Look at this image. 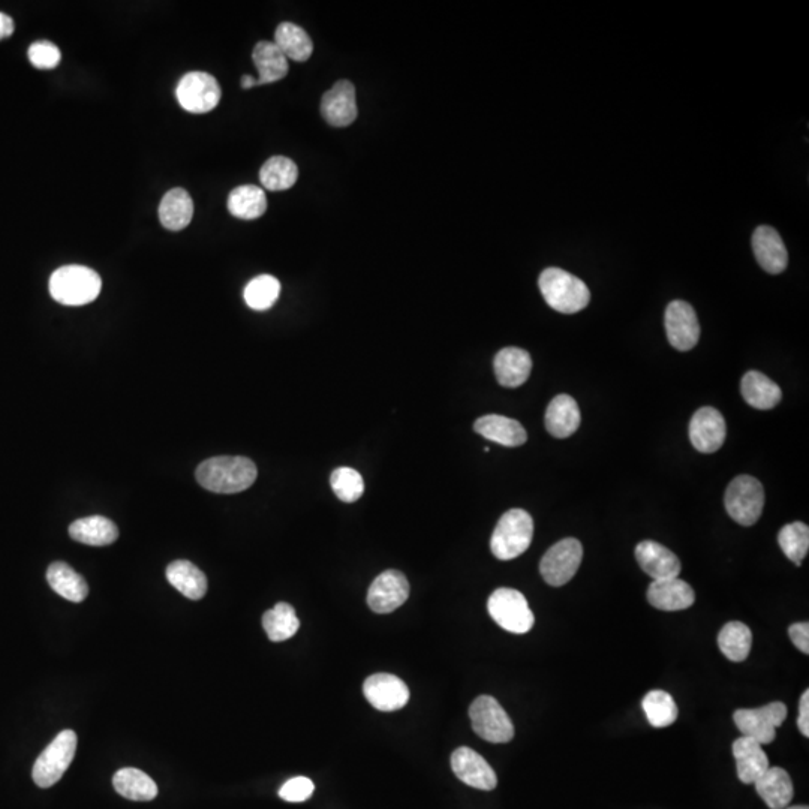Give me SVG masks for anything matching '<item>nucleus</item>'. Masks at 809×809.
Segmentation results:
<instances>
[{"label": "nucleus", "instance_id": "obj_1", "mask_svg": "<svg viewBox=\"0 0 809 809\" xmlns=\"http://www.w3.org/2000/svg\"><path fill=\"white\" fill-rule=\"evenodd\" d=\"M258 469L248 457L219 456L200 463L195 478L206 490L215 493H239L257 480Z\"/></svg>", "mask_w": 809, "mask_h": 809}, {"label": "nucleus", "instance_id": "obj_2", "mask_svg": "<svg viewBox=\"0 0 809 809\" xmlns=\"http://www.w3.org/2000/svg\"><path fill=\"white\" fill-rule=\"evenodd\" d=\"M538 287L547 305L561 314H576L591 302V293L585 282L556 267L541 273Z\"/></svg>", "mask_w": 809, "mask_h": 809}, {"label": "nucleus", "instance_id": "obj_3", "mask_svg": "<svg viewBox=\"0 0 809 809\" xmlns=\"http://www.w3.org/2000/svg\"><path fill=\"white\" fill-rule=\"evenodd\" d=\"M50 294L65 306H84L98 299L102 281L95 270L84 266H65L50 278Z\"/></svg>", "mask_w": 809, "mask_h": 809}, {"label": "nucleus", "instance_id": "obj_4", "mask_svg": "<svg viewBox=\"0 0 809 809\" xmlns=\"http://www.w3.org/2000/svg\"><path fill=\"white\" fill-rule=\"evenodd\" d=\"M532 537L534 520L531 514L520 508H513L499 519L490 538V550L499 561H511L529 549Z\"/></svg>", "mask_w": 809, "mask_h": 809}, {"label": "nucleus", "instance_id": "obj_5", "mask_svg": "<svg viewBox=\"0 0 809 809\" xmlns=\"http://www.w3.org/2000/svg\"><path fill=\"white\" fill-rule=\"evenodd\" d=\"M487 610L490 618L508 633L526 634L535 624L528 600L516 589H496L487 601Z\"/></svg>", "mask_w": 809, "mask_h": 809}, {"label": "nucleus", "instance_id": "obj_6", "mask_svg": "<svg viewBox=\"0 0 809 809\" xmlns=\"http://www.w3.org/2000/svg\"><path fill=\"white\" fill-rule=\"evenodd\" d=\"M724 504L736 523L753 526L759 522L765 508L763 484L751 475H738L727 487Z\"/></svg>", "mask_w": 809, "mask_h": 809}, {"label": "nucleus", "instance_id": "obj_7", "mask_svg": "<svg viewBox=\"0 0 809 809\" xmlns=\"http://www.w3.org/2000/svg\"><path fill=\"white\" fill-rule=\"evenodd\" d=\"M77 751V735L72 730H63L42 751L33 766L32 777L36 786L48 789L59 783L71 766Z\"/></svg>", "mask_w": 809, "mask_h": 809}, {"label": "nucleus", "instance_id": "obj_8", "mask_svg": "<svg viewBox=\"0 0 809 809\" xmlns=\"http://www.w3.org/2000/svg\"><path fill=\"white\" fill-rule=\"evenodd\" d=\"M469 718L472 729L484 741L507 744L514 738L513 723L495 697H477L469 708Z\"/></svg>", "mask_w": 809, "mask_h": 809}, {"label": "nucleus", "instance_id": "obj_9", "mask_svg": "<svg viewBox=\"0 0 809 809\" xmlns=\"http://www.w3.org/2000/svg\"><path fill=\"white\" fill-rule=\"evenodd\" d=\"M787 714L789 712L784 703L774 702L759 709H739L733 715V720L742 736L754 739L763 747L775 741L777 729L783 726Z\"/></svg>", "mask_w": 809, "mask_h": 809}, {"label": "nucleus", "instance_id": "obj_10", "mask_svg": "<svg viewBox=\"0 0 809 809\" xmlns=\"http://www.w3.org/2000/svg\"><path fill=\"white\" fill-rule=\"evenodd\" d=\"M176 96L183 110L204 114L218 107L222 90L213 75L194 71L183 75L177 84Z\"/></svg>", "mask_w": 809, "mask_h": 809}, {"label": "nucleus", "instance_id": "obj_11", "mask_svg": "<svg viewBox=\"0 0 809 809\" xmlns=\"http://www.w3.org/2000/svg\"><path fill=\"white\" fill-rule=\"evenodd\" d=\"M583 559V546L576 538H564L547 550L540 562V573L550 586H564L576 576Z\"/></svg>", "mask_w": 809, "mask_h": 809}, {"label": "nucleus", "instance_id": "obj_12", "mask_svg": "<svg viewBox=\"0 0 809 809\" xmlns=\"http://www.w3.org/2000/svg\"><path fill=\"white\" fill-rule=\"evenodd\" d=\"M666 333L670 345L678 351H690L700 339L696 311L690 303L675 300L666 309Z\"/></svg>", "mask_w": 809, "mask_h": 809}, {"label": "nucleus", "instance_id": "obj_13", "mask_svg": "<svg viewBox=\"0 0 809 809\" xmlns=\"http://www.w3.org/2000/svg\"><path fill=\"white\" fill-rule=\"evenodd\" d=\"M726 436V420L718 409L705 406L691 418L690 441L700 453L711 454L720 450Z\"/></svg>", "mask_w": 809, "mask_h": 809}, {"label": "nucleus", "instance_id": "obj_14", "mask_svg": "<svg viewBox=\"0 0 809 809\" xmlns=\"http://www.w3.org/2000/svg\"><path fill=\"white\" fill-rule=\"evenodd\" d=\"M409 597V583L405 574L387 570L372 582L368 591V604L375 613L387 615L395 612Z\"/></svg>", "mask_w": 809, "mask_h": 809}, {"label": "nucleus", "instance_id": "obj_15", "mask_svg": "<svg viewBox=\"0 0 809 809\" xmlns=\"http://www.w3.org/2000/svg\"><path fill=\"white\" fill-rule=\"evenodd\" d=\"M366 700L381 712H395L409 702V690L404 681L390 673L369 676L363 685Z\"/></svg>", "mask_w": 809, "mask_h": 809}, {"label": "nucleus", "instance_id": "obj_16", "mask_svg": "<svg viewBox=\"0 0 809 809\" xmlns=\"http://www.w3.org/2000/svg\"><path fill=\"white\" fill-rule=\"evenodd\" d=\"M451 769L462 783L472 789L490 792L498 784L492 766L484 760V757L468 747L457 748L451 754Z\"/></svg>", "mask_w": 809, "mask_h": 809}, {"label": "nucleus", "instance_id": "obj_17", "mask_svg": "<svg viewBox=\"0 0 809 809\" xmlns=\"http://www.w3.org/2000/svg\"><path fill=\"white\" fill-rule=\"evenodd\" d=\"M321 114L329 125L336 128L350 126L357 119L356 89L348 80H341L323 96Z\"/></svg>", "mask_w": 809, "mask_h": 809}, {"label": "nucleus", "instance_id": "obj_18", "mask_svg": "<svg viewBox=\"0 0 809 809\" xmlns=\"http://www.w3.org/2000/svg\"><path fill=\"white\" fill-rule=\"evenodd\" d=\"M753 251L757 263L765 272L780 275L789 266V252L780 233L769 225H762L753 234Z\"/></svg>", "mask_w": 809, "mask_h": 809}, {"label": "nucleus", "instance_id": "obj_19", "mask_svg": "<svg viewBox=\"0 0 809 809\" xmlns=\"http://www.w3.org/2000/svg\"><path fill=\"white\" fill-rule=\"evenodd\" d=\"M634 553L640 568L654 580L675 579L681 573L678 556L657 541H642Z\"/></svg>", "mask_w": 809, "mask_h": 809}, {"label": "nucleus", "instance_id": "obj_20", "mask_svg": "<svg viewBox=\"0 0 809 809\" xmlns=\"http://www.w3.org/2000/svg\"><path fill=\"white\" fill-rule=\"evenodd\" d=\"M648 601L655 609L663 612H679L688 609L696 601L693 588L684 580H654L648 589Z\"/></svg>", "mask_w": 809, "mask_h": 809}, {"label": "nucleus", "instance_id": "obj_21", "mask_svg": "<svg viewBox=\"0 0 809 809\" xmlns=\"http://www.w3.org/2000/svg\"><path fill=\"white\" fill-rule=\"evenodd\" d=\"M496 380L505 389H517L528 381L532 371V360L528 351L508 347L499 351L493 360Z\"/></svg>", "mask_w": 809, "mask_h": 809}, {"label": "nucleus", "instance_id": "obj_22", "mask_svg": "<svg viewBox=\"0 0 809 809\" xmlns=\"http://www.w3.org/2000/svg\"><path fill=\"white\" fill-rule=\"evenodd\" d=\"M474 430L483 438L504 447H520L528 439L525 427L519 421L504 415H484L475 421Z\"/></svg>", "mask_w": 809, "mask_h": 809}, {"label": "nucleus", "instance_id": "obj_23", "mask_svg": "<svg viewBox=\"0 0 809 809\" xmlns=\"http://www.w3.org/2000/svg\"><path fill=\"white\" fill-rule=\"evenodd\" d=\"M733 756L736 760V769L741 783L754 784L769 768L768 754L763 751L762 745L754 739H736L733 744Z\"/></svg>", "mask_w": 809, "mask_h": 809}, {"label": "nucleus", "instance_id": "obj_24", "mask_svg": "<svg viewBox=\"0 0 809 809\" xmlns=\"http://www.w3.org/2000/svg\"><path fill=\"white\" fill-rule=\"evenodd\" d=\"M580 409L571 396L559 395L547 406L546 423L547 432L558 439H565L577 432L580 426Z\"/></svg>", "mask_w": 809, "mask_h": 809}, {"label": "nucleus", "instance_id": "obj_25", "mask_svg": "<svg viewBox=\"0 0 809 809\" xmlns=\"http://www.w3.org/2000/svg\"><path fill=\"white\" fill-rule=\"evenodd\" d=\"M756 792L771 809H784L789 807L795 796L792 778L783 768H769L759 780L754 783Z\"/></svg>", "mask_w": 809, "mask_h": 809}, {"label": "nucleus", "instance_id": "obj_26", "mask_svg": "<svg viewBox=\"0 0 809 809\" xmlns=\"http://www.w3.org/2000/svg\"><path fill=\"white\" fill-rule=\"evenodd\" d=\"M69 535L72 540L87 546H108L119 537L116 523L104 516H90L75 520L69 526Z\"/></svg>", "mask_w": 809, "mask_h": 809}, {"label": "nucleus", "instance_id": "obj_27", "mask_svg": "<svg viewBox=\"0 0 809 809\" xmlns=\"http://www.w3.org/2000/svg\"><path fill=\"white\" fill-rule=\"evenodd\" d=\"M741 393L748 405L762 409V411L775 408L783 399L780 386L762 372L757 371H750L744 375Z\"/></svg>", "mask_w": 809, "mask_h": 809}, {"label": "nucleus", "instance_id": "obj_28", "mask_svg": "<svg viewBox=\"0 0 809 809\" xmlns=\"http://www.w3.org/2000/svg\"><path fill=\"white\" fill-rule=\"evenodd\" d=\"M192 216H194V203L185 189H171L159 204V221L167 230H183L191 224Z\"/></svg>", "mask_w": 809, "mask_h": 809}, {"label": "nucleus", "instance_id": "obj_29", "mask_svg": "<svg viewBox=\"0 0 809 809\" xmlns=\"http://www.w3.org/2000/svg\"><path fill=\"white\" fill-rule=\"evenodd\" d=\"M252 59L257 66L258 86L276 83L288 74V59L275 42H258L252 53Z\"/></svg>", "mask_w": 809, "mask_h": 809}, {"label": "nucleus", "instance_id": "obj_30", "mask_svg": "<svg viewBox=\"0 0 809 809\" xmlns=\"http://www.w3.org/2000/svg\"><path fill=\"white\" fill-rule=\"evenodd\" d=\"M167 579L171 586L189 600H201L207 592V577L192 562L174 561L167 567Z\"/></svg>", "mask_w": 809, "mask_h": 809}, {"label": "nucleus", "instance_id": "obj_31", "mask_svg": "<svg viewBox=\"0 0 809 809\" xmlns=\"http://www.w3.org/2000/svg\"><path fill=\"white\" fill-rule=\"evenodd\" d=\"M47 580L50 588L56 594L72 603H81L89 594L86 580L72 570L66 562H53L47 570Z\"/></svg>", "mask_w": 809, "mask_h": 809}, {"label": "nucleus", "instance_id": "obj_32", "mask_svg": "<svg viewBox=\"0 0 809 809\" xmlns=\"http://www.w3.org/2000/svg\"><path fill=\"white\" fill-rule=\"evenodd\" d=\"M113 786L120 796L129 801L149 802L158 796V786L155 781L140 769H120L114 774Z\"/></svg>", "mask_w": 809, "mask_h": 809}, {"label": "nucleus", "instance_id": "obj_33", "mask_svg": "<svg viewBox=\"0 0 809 809\" xmlns=\"http://www.w3.org/2000/svg\"><path fill=\"white\" fill-rule=\"evenodd\" d=\"M227 204L231 215L243 221H254L266 213V192L260 186H239L231 191Z\"/></svg>", "mask_w": 809, "mask_h": 809}, {"label": "nucleus", "instance_id": "obj_34", "mask_svg": "<svg viewBox=\"0 0 809 809\" xmlns=\"http://www.w3.org/2000/svg\"><path fill=\"white\" fill-rule=\"evenodd\" d=\"M718 646H720V651L726 655L727 660L742 663L750 655L753 633L744 622H729L718 634Z\"/></svg>", "mask_w": 809, "mask_h": 809}, {"label": "nucleus", "instance_id": "obj_35", "mask_svg": "<svg viewBox=\"0 0 809 809\" xmlns=\"http://www.w3.org/2000/svg\"><path fill=\"white\" fill-rule=\"evenodd\" d=\"M275 44L287 59L306 62L312 56L314 44L308 33L294 23L279 24L275 32Z\"/></svg>", "mask_w": 809, "mask_h": 809}, {"label": "nucleus", "instance_id": "obj_36", "mask_svg": "<svg viewBox=\"0 0 809 809\" xmlns=\"http://www.w3.org/2000/svg\"><path fill=\"white\" fill-rule=\"evenodd\" d=\"M263 627L272 642H285L299 631L300 621L291 604L278 603L264 613Z\"/></svg>", "mask_w": 809, "mask_h": 809}, {"label": "nucleus", "instance_id": "obj_37", "mask_svg": "<svg viewBox=\"0 0 809 809\" xmlns=\"http://www.w3.org/2000/svg\"><path fill=\"white\" fill-rule=\"evenodd\" d=\"M299 179V168L285 156H273L261 167V185L269 191H285L293 188Z\"/></svg>", "mask_w": 809, "mask_h": 809}, {"label": "nucleus", "instance_id": "obj_38", "mask_svg": "<svg viewBox=\"0 0 809 809\" xmlns=\"http://www.w3.org/2000/svg\"><path fill=\"white\" fill-rule=\"evenodd\" d=\"M642 706L649 724L655 729L672 726L678 720V706L675 699L666 691L655 690L646 694Z\"/></svg>", "mask_w": 809, "mask_h": 809}, {"label": "nucleus", "instance_id": "obj_39", "mask_svg": "<svg viewBox=\"0 0 809 809\" xmlns=\"http://www.w3.org/2000/svg\"><path fill=\"white\" fill-rule=\"evenodd\" d=\"M281 294V284L272 275L252 279L245 288V302L254 311H267L275 305Z\"/></svg>", "mask_w": 809, "mask_h": 809}, {"label": "nucleus", "instance_id": "obj_40", "mask_svg": "<svg viewBox=\"0 0 809 809\" xmlns=\"http://www.w3.org/2000/svg\"><path fill=\"white\" fill-rule=\"evenodd\" d=\"M778 543L784 555L801 567L809 550V528L802 522L789 523L778 534Z\"/></svg>", "mask_w": 809, "mask_h": 809}, {"label": "nucleus", "instance_id": "obj_41", "mask_svg": "<svg viewBox=\"0 0 809 809\" xmlns=\"http://www.w3.org/2000/svg\"><path fill=\"white\" fill-rule=\"evenodd\" d=\"M330 484H332L335 495L347 504L359 501L365 493V481H363L362 475L356 469L348 468V466L335 469L330 475Z\"/></svg>", "mask_w": 809, "mask_h": 809}, {"label": "nucleus", "instance_id": "obj_42", "mask_svg": "<svg viewBox=\"0 0 809 809\" xmlns=\"http://www.w3.org/2000/svg\"><path fill=\"white\" fill-rule=\"evenodd\" d=\"M62 54L59 48L48 41H38L30 45L29 60L35 68L38 69H53L59 65Z\"/></svg>", "mask_w": 809, "mask_h": 809}, {"label": "nucleus", "instance_id": "obj_43", "mask_svg": "<svg viewBox=\"0 0 809 809\" xmlns=\"http://www.w3.org/2000/svg\"><path fill=\"white\" fill-rule=\"evenodd\" d=\"M315 786L309 778L296 777L291 778L290 781L284 784L279 790V796L285 802L291 804H300V802L308 801L314 795Z\"/></svg>", "mask_w": 809, "mask_h": 809}, {"label": "nucleus", "instance_id": "obj_44", "mask_svg": "<svg viewBox=\"0 0 809 809\" xmlns=\"http://www.w3.org/2000/svg\"><path fill=\"white\" fill-rule=\"evenodd\" d=\"M790 640L793 645L804 652L805 655L809 654V624L808 622H798L789 628Z\"/></svg>", "mask_w": 809, "mask_h": 809}, {"label": "nucleus", "instance_id": "obj_45", "mask_svg": "<svg viewBox=\"0 0 809 809\" xmlns=\"http://www.w3.org/2000/svg\"><path fill=\"white\" fill-rule=\"evenodd\" d=\"M799 732L809 738V691L805 690L802 694L801 702H799V717H798Z\"/></svg>", "mask_w": 809, "mask_h": 809}, {"label": "nucleus", "instance_id": "obj_46", "mask_svg": "<svg viewBox=\"0 0 809 809\" xmlns=\"http://www.w3.org/2000/svg\"><path fill=\"white\" fill-rule=\"evenodd\" d=\"M14 21L9 15L3 14L0 12V41L5 38H9V36L14 33Z\"/></svg>", "mask_w": 809, "mask_h": 809}, {"label": "nucleus", "instance_id": "obj_47", "mask_svg": "<svg viewBox=\"0 0 809 809\" xmlns=\"http://www.w3.org/2000/svg\"><path fill=\"white\" fill-rule=\"evenodd\" d=\"M242 87L245 90L252 89V87L258 86L257 78L251 77V75H243L242 77Z\"/></svg>", "mask_w": 809, "mask_h": 809}, {"label": "nucleus", "instance_id": "obj_48", "mask_svg": "<svg viewBox=\"0 0 809 809\" xmlns=\"http://www.w3.org/2000/svg\"><path fill=\"white\" fill-rule=\"evenodd\" d=\"M787 809H809V808L808 807H792V808H787Z\"/></svg>", "mask_w": 809, "mask_h": 809}]
</instances>
